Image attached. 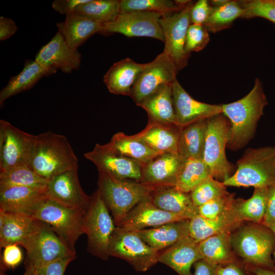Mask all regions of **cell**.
Segmentation results:
<instances>
[{"instance_id":"f907efd6","label":"cell","mask_w":275,"mask_h":275,"mask_svg":"<svg viewBox=\"0 0 275 275\" xmlns=\"http://www.w3.org/2000/svg\"><path fill=\"white\" fill-rule=\"evenodd\" d=\"M17 26L11 18L1 16L0 17V40H6L15 34Z\"/></svg>"},{"instance_id":"6f0895ef","label":"cell","mask_w":275,"mask_h":275,"mask_svg":"<svg viewBox=\"0 0 275 275\" xmlns=\"http://www.w3.org/2000/svg\"><path fill=\"white\" fill-rule=\"evenodd\" d=\"M269 228H270L275 234V226H271V227H269ZM273 256L274 259V264H275V250L273 253Z\"/></svg>"},{"instance_id":"f6af8a7d","label":"cell","mask_w":275,"mask_h":275,"mask_svg":"<svg viewBox=\"0 0 275 275\" xmlns=\"http://www.w3.org/2000/svg\"><path fill=\"white\" fill-rule=\"evenodd\" d=\"M23 260V254L17 244H10L4 248L1 261V270L4 271L14 269ZM1 273V274H2Z\"/></svg>"},{"instance_id":"44dd1931","label":"cell","mask_w":275,"mask_h":275,"mask_svg":"<svg viewBox=\"0 0 275 275\" xmlns=\"http://www.w3.org/2000/svg\"><path fill=\"white\" fill-rule=\"evenodd\" d=\"M47 198L46 191L23 186L0 187V209L32 217Z\"/></svg>"},{"instance_id":"e575fe53","label":"cell","mask_w":275,"mask_h":275,"mask_svg":"<svg viewBox=\"0 0 275 275\" xmlns=\"http://www.w3.org/2000/svg\"><path fill=\"white\" fill-rule=\"evenodd\" d=\"M254 188L249 199H235L232 209L241 222L262 224L266 208L268 187Z\"/></svg>"},{"instance_id":"11a10c76","label":"cell","mask_w":275,"mask_h":275,"mask_svg":"<svg viewBox=\"0 0 275 275\" xmlns=\"http://www.w3.org/2000/svg\"><path fill=\"white\" fill-rule=\"evenodd\" d=\"M229 0H212L209 3L211 7H219L227 3Z\"/></svg>"},{"instance_id":"ab89813d","label":"cell","mask_w":275,"mask_h":275,"mask_svg":"<svg viewBox=\"0 0 275 275\" xmlns=\"http://www.w3.org/2000/svg\"><path fill=\"white\" fill-rule=\"evenodd\" d=\"M119 3L120 13L145 11L159 13L162 16L178 12L186 6L169 0H121Z\"/></svg>"},{"instance_id":"681fc988","label":"cell","mask_w":275,"mask_h":275,"mask_svg":"<svg viewBox=\"0 0 275 275\" xmlns=\"http://www.w3.org/2000/svg\"><path fill=\"white\" fill-rule=\"evenodd\" d=\"M90 0H55L52 3V8L61 14L67 15L74 12L76 9Z\"/></svg>"},{"instance_id":"74e56055","label":"cell","mask_w":275,"mask_h":275,"mask_svg":"<svg viewBox=\"0 0 275 275\" xmlns=\"http://www.w3.org/2000/svg\"><path fill=\"white\" fill-rule=\"evenodd\" d=\"M47 184V181L29 166L17 167L0 172V187L23 186L46 191Z\"/></svg>"},{"instance_id":"7402d4cb","label":"cell","mask_w":275,"mask_h":275,"mask_svg":"<svg viewBox=\"0 0 275 275\" xmlns=\"http://www.w3.org/2000/svg\"><path fill=\"white\" fill-rule=\"evenodd\" d=\"M199 243L189 235L186 236L159 252L158 262L168 266L179 275H192V265L202 259Z\"/></svg>"},{"instance_id":"ee69618b","label":"cell","mask_w":275,"mask_h":275,"mask_svg":"<svg viewBox=\"0 0 275 275\" xmlns=\"http://www.w3.org/2000/svg\"><path fill=\"white\" fill-rule=\"evenodd\" d=\"M208 33L203 25H189L185 45V52L189 57L191 52L200 51L208 44L210 40Z\"/></svg>"},{"instance_id":"f546056e","label":"cell","mask_w":275,"mask_h":275,"mask_svg":"<svg viewBox=\"0 0 275 275\" xmlns=\"http://www.w3.org/2000/svg\"><path fill=\"white\" fill-rule=\"evenodd\" d=\"M139 106L147 112L149 119L176 125L172 84L161 86Z\"/></svg>"},{"instance_id":"f5cc1de1","label":"cell","mask_w":275,"mask_h":275,"mask_svg":"<svg viewBox=\"0 0 275 275\" xmlns=\"http://www.w3.org/2000/svg\"><path fill=\"white\" fill-rule=\"evenodd\" d=\"M194 265V275H216L215 267L203 259L198 261Z\"/></svg>"},{"instance_id":"b9f144b4","label":"cell","mask_w":275,"mask_h":275,"mask_svg":"<svg viewBox=\"0 0 275 275\" xmlns=\"http://www.w3.org/2000/svg\"><path fill=\"white\" fill-rule=\"evenodd\" d=\"M238 2L244 10L242 18L261 17L275 24V4L271 0H242Z\"/></svg>"},{"instance_id":"cb8c5ba5","label":"cell","mask_w":275,"mask_h":275,"mask_svg":"<svg viewBox=\"0 0 275 275\" xmlns=\"http://www.w3.org/2000/svg\"><path fill=\"white\" fill-rule=\"evenodd\" d=\"M146 64L136 63L129 58L115 63L103 76L109 92L130 96L132 87Z\"/></svg>"},{"instance_id":"8992f818","label":"cell","mask_w":275,"mask_h":275,"mask_svg":"<svg viewBox=\"0 0 275 275\" xmlns=\"http://www.w3.org/2000/svg\"><path fill=\"white\" fill-rule=\"evenodd\" d=\"M86 211L66 206L47 197L32 217L48 224L66 245L76 253L75 243L85 234Z\"/></svg>"},{"instance_id":"603a6c76","label":"cell","mask_w":275,"mask_h":275,"mask_svg":"<svg viewBox=\"0 0 275 275\" xmlns=\"http://www.w3.org/2000/svg\"><path fill=\"white\" fill-rule=\"evenodd\" d=\"M37 219L26 215L0 209V246L10 244L25 247L33 233Z\"/></svg>"},{"instance_id":"9c48e42d","label":"cell","mask_w":275,"mask_h":275,"mask_svg":"<svg viewBox=\"0 0 275 275\" xmlns=\"http://www.w3.org/2000/svg\"><path fill=\"white\" fill-rule=\"evenodd\" d=\"M25 266L36 269L59 259L76 257L47 224L37 219L26 245Z\"/></svg>"},{"instance_id":"60d3db41","label":"cell","mask_w":275,"mask_h":275,"mask_svg":"<svg viewBox=\"0 0 275 275\" xmlns=\"http://www.w3.org/2000/svg\"><path fill=\"white\" fill-rule=\"evenodd\" d=\"M229 193L223 182L210 177L197 187L189 194L197 207L204 204Z\"/></svg>"},{"instance_id":"d6a6232c","label":"cell","mask_w":275,"mask_h":275,"mask_svg":"<svg viewBox=\"0 0 275 275\" xmlns=\"http://www.w3.org/2000/svg\"><path fill=\"white\" fill-rule=\"evenodd\" d=\"M106 145L114 151L144 164L161 154L135 135H127L122 132L115 134Z\"/></svg>"},{"instance_id":"e0dca14e","label":"cell","mask_w":275,"mask_h":275,"mask_svg":"<svg viewBox=\"0 0 275 275\" xmlns=\"http://www.w3.org/2000/svg\"><path fill=\"white\" fill-rule=\"evenodd\" d=\"M47 197L66 206L86 211L91 196L82 190L77 175V169L60 174L47 181Z\"/></svg>"},{"instance_id":"4316f807","label":"cell","mask_w":275,"mask_h":275,"mask_svg":"<svg viewBox=\"0 0 275 275\" xmlns=\"http://www.w3.org/2000/svg\"><path fill=\"white\" fill-rule=\"evenodd\" d=\"M189 220L171 222L136 232L148 245L160 252L189 235Z\"/></svg>"},{"instance_id":"d590c367","label":"cell","mask_w":275,"mask_h":275,"mask_svg":"<svg viewBox=\"0 0 275 275\" xmlns=\"http://www.w3.org/2000/svg\"><path fill=\"white\" fill-rule=\"evenodd\" d=\"M244 10L238 1H229L219 7H212L209 16L203 25L208 32L215 33L230 28L238 18H242Z\"/></svg>"},{"instance_id":"83f0119b","label":"cell","mask_w":275,"mask_h":275,"mask_svg":"<svg viewBox=\"0 0 275 275\" xmlns=\"http://www.w3.org/2000/svg\"><path fill=\"white\" fill-rule=\"evenodd\" d=\"M57 25L67 44L73 48H77L102 30V24L74 12L66 15L65 20L58 22Z\"/></svg>"},{"instance_id":"8d00e7d4","label":"cell","mask_w":275,"mask_h":275,"mask_svg":"<svg viewBox=\"0 0 275 275\" xmlns=\"http://www.w3.org/2000/svg\"><path fill=\"white\" fill-rule=\"evenodd\" d=\"M212 177L209 168L202 158L186 159L175 187L190 193L205 180Z\"/></svg>"},{"instance_id":"5bb4252c","label":"cell","mask_w":275,"mask_h":275,"mask_svg":"<svg viewBox=\"0 0 275 275\" xmlns=\"http://www.w3.org/2000/svg\"><path fill=\"white\" fill-rule=\"evenodd\" d=\"M84 155L94 163L99 173L118 180L141 181L144 164L114 151L106 144H96Z\"/></svg>"},{"instance_id":"8fae6325","label":"cell","mask_w":275,"mask_h":275,"mask_svg":"<svg viewBox=\"0 0 275 275\" xmlns=\"http://www.w3.org/2000/svg\"><path fill=\"white\" fill-rule=\"evenodd\" d=\"M36 135L24 132L9 122L0 120V172L29 166Z\"/></svg>"},{"instance_id":"f1b7e54d","label":"cell","mask_w":275,"mask_h":275,"mask_svg":"<svg viewBox=\"0 0 275 275\" xmlns=\"http://www.w3.org/2000/svg\"><path fill=\"white\" fill-rule=\"evenodd\" d=\"M242 223L233 209L214 218H206L198 215L189 220V236L200 242L214 235L225 232L231 233Z\"/></svg>"},{"instance_id":"1f68e13d","label":"cell","mask_w":275,"mask_h":275,"mask_svg":"<svg viewBox=\"0 0 275 275\" xmlns=\"http://www.w3.org/2000/svg\"><path fill=\"white\" fill-rule=\"evenodd\" d=\"M231 233L218 234L200 241L198 248L202 259L214 267L235 262Z\"/></svg>"},{"instance_id":"ba28073f","label":"cell","mask_w":275,"mask_h":275,"mask_svg":"<svg viewBox=\"0 0 275 275\" xmlns=\"http://www.w3.org/2000/svg\"><path fill=\"white\" fill-rule=\"evenodd\" d=\"M116 227L97 189L91 196L85 215V234L87 237L88 252L103 260H107L109 242Z\"/></svg>"},{"instance_id":"bcb514c9","label":"cell","mask_w":275,"mask_h":275,"mask_svg":"<svg viewBox=\"0 0 275 275\" xmlns=\"http://www.w3.org/2000/svg\"><path fill=\"white\" fill-rule=\"evenodd\" d=\"M211 8L207 0H199L194 3L190 12L191 24L203 25L209 16Z\"/></svg>"},{"instance_id":"4dcf8cb0","label":"cell","mask_w":275,"mask_h":275,"mask_svg":"<svg viewBox=\"0 0 275 275\" xmlns=\"http://www.w3.org/2000/svg\"><path fill=\"white\" fill-rule=\"evenodd\" d=\"M53 73L35 60H26L22 70L11 77L6 86L1 91V106L8 98L31 89L42 77Z\"/></svg>"},{"instance_id":"d6986e66","label":"cell","mask_w":275,"mask_h":275,"mask_svg":"<svg viewBox=\"0 0 275 275\" xmlns=\"http://www.w3.org/2000/svg\"><path fill=\"white\" fill-rule=\"evenodd\" d=\"M175 124L182 127L222 113V104H210L192 98L176 79L172 84Z\"/></svg>"},{"instance_id":"ffe728a7","label":"cell","mask_w":275,"mask_h":275,"mask_svg":"<svg viewBox=\"0 0 275 275\" xmlns=\"http://www.w3.org/2000/svg\"><path fill=\"white\" fill-rule=\"evenodd\" d=\"M151 196L137 204L116 227L128 231H138L171 222L186 220L179 215L156 206L152 202Z\"/></svg>"},{"instance_id":"30bf717a","label":"cell","mask_w":275,"mask_h":275,"mask_svg":"<svg viewBox=\"0 0 275 275\" xmlns=\"http://www.w3.org/2000/svg\"><path fill=\"white\" fill-rule=\"evenodd\" d=\"M109 256L127 262L136 271L145 272L158 262L159 252L148 245L136 231L116 227L111 237Z\"/></svg>"},{"instance_id":"7dc6e473","label":"cell","mask_w":275,"mask_h":275,"mask_svg":"<svg viewBox=\"0 0 275 275\" xmlns=\"http://www.w3.org/2000/svg\"><path fill=\"white\" fill-rule=\"evenodd\" d=\"M75 258L67 257L50 262L38 269V275H64L68 265Z\"/></svg>"},{"instance_id":"5b68a950","label":"cell","mask_w":275,"mask_h":275,"mask_svg":"<svg viewBox=\"0 0 275 275\" xmlns=\"http://www.w3.org/2000/svg\"><path fill=\"white\" fill-rule=\"evenodd\" d=\"M97 189L116 226L137 204L157 190L140 182L116 179L101 173L98 174Z\"/></svg>"},{"instance_id":"d4e9b609","label":"cell","mask_w":275,"mask_h":275,"mask_svg":"<svg viewBox=\"0 0 275 275\" xmlns=\"http://www.w3.org/2000/svg\"><path fill=\"white\" fill-rule=\"evenodd\" d=\"M182 127L149 119L147 126L135 134L154 150L161 153H178V143Z\"/></svg>"},{"instance_id":"4fadbf2b","label":"cell","mask_w":275,"mask_h":275,"mask_svg":"<svg viewBox=\"0 0 275 275\" xmlns=\"http://www.w3.org/2000/svg\"><path fill=\"white\" fill-rule=\"evenodd\" d=\"M161 14L145 11L120 13L113 21L102 24L100 34L119 33L128 37H147L164 42V36L159 23Z\"/></svg>"},{"instance_id":"816d5d0a","label":"cell","mask_w":275,"mask_h":275,"mask_svg":"<svg viewBox=\"0 0 275 275\" xmlns=\"http://www.w3.org/2000/svg\"><path fill=\"white\" fill-rule=\"evenodd\" d=\"M215 270L216 275H244L235 262L215 266Z\"/></svg>"},{"instance_id":"277c9868","label":"cell","mask_w":275,"mask_h":275,"mask_svg":"<svg viewBox=\"0 0 275 275\" xmlns=\"http://www.w3.org/2000/svg\"><path fill=\"white\" fill-rule=\"evenodd\" d=\"M236 166L235 172L223 182L225 186L257 188L275 184V145L248 148Z\"/></svg>"},{"instance_id":"9a60e30c","label":"cell","mask_w":275,"mask_h":275,"mask_svg":"<svg viewBox=\"0 0 275 275\" xmlns=\"http://www.w3.org/2000/svg\"><path fill=\"white\" fill-rule=\"evenodd\" d=\"M177 73L174 63L163 51L146 64L132 87L130 97L139 106L161 86L172 84L177 79Z\"/></svg>"},{"instance_id":"3957f363","label":"cell","mask_w":275,"mask_h":275,"mask_svg":"<svg viewBox=\"0 0 275 275\" xmlns=\"http://www.w3.org/2000/svg\"><path fill=\"white\" fill-rule=\"evenodd\" d=\"M231 233L235 254L251 265L275 270L272 255L275 250V234L263 224H242Z\"/></svg>"},{"instance_id":"7c38bea8","label":"cell","mask_w":275,"mask_h":275,"mask_svg":"<svg viewBox=\"0 0 275 275\" xmlns=\"http://www.w3.org/2000/svg\"><path fill=\"white\" fill-rule=\"evenodd\" d=\"M194 3L190 2L178 12L163 15L159 23L164 36L166 53L174 63L178 72L185 67L189 57L185 52L186 34L190 23V12Z\"/></svg>"},{"instance_id":"2e32d148","label":"cell","mask_w":275,"mask_h":275,"mask_svg":"<svg viewBox=\"0 0 275 275\" xmlns=\"http://www.w3.org/2000/svg\"><path fill=\"white\" fill-rule=\"evenodd\" d=\"M186 160L179 153H161L144 165L140 182L156 189L175 187Z\"/></svg>"},{"instance_id":"52a82bcc","label":"cell","mask_w":275,"mask_h":275,"mask_svg":"<svg viewBox=\"0 0 275 275\" xmlns=\"http://www.w3.org/2000/svg\"><path fill=\"white\" fill-rule=\"evenodd\" d=\"M230 127L229 120L222 113L207 118L203 160L212 177L222 182L232 175L234 169L226 155Z\"/></svg>"},{"instance_id":"7bdbcfd3","label":"cell","mask_w":275,"mask_h":275,"mask_svg":"<svg viewBox=\"0 0 275 275\" xmlns=\"http://www.w3.org/2000/svg\"><path fill=\"white\" fill-rule=\"evenodd\" d=\"M235 198L229 193L211 200L198 207L199 215L206 218H214L232 209Z\"/></svg>"},{"instance_id":"7a4b0ae2","label":"cell","mask_w":275,"mask_h":275,"mask_svg":"<svg viewBox=\"0 0 275 275\" xmlns=\"http://www.w3.org/2000/svg\"><path fill=\"white\" fill-rule=\"evenodd\" d=\"M29 166L47 181L63 172L78 169V160L67 138L47 131L36 135Z\"/></svg>"},{"instance_id":"6da1fadb","label":"cell","mask_w":275,"mask_h":275,"mask_svg":"<svg viewBox=\"0 0 275 275\" xmlns=\"http://www.w3.org/2000/svg\"><path fill=\"white\" fill-rule=\"evenodd\" d=\"M268 104L262 81L256 78L247 95L236 101L222 104V114L231 124L227 148L237 150L249 142Z\"/></svg>"},{"instance_id":"9f6ffc18","label":"cell","mask_w":275,"mask_h":275,"mask_svg":"<svg viewBox=\"0 0 275 275\" xmlns=\"http://www.w3.org/2000/svg\"><path fill=\"white\" fill-rule=\"evenodd\" d=\"M22 275H38L37 269L32 267L25 266V271Z\"/></svg>"},{"instance_id":"ac0fdd59","label":"cell","mask_w":275,"mask_h":275,"mask_svg":"<svg viewBox=\"0 0 275 275\" xmlns=\"http://www.w3.org/2000/svg\"><path fill=\"white\" fill-rule=\"evenodd\" d=\"M81 59L77 48L70 47L58 32L50 41L41 47L35 60L54 73L60 69L68 73L80 67Z\"/></svg>"},{"instance_id":"c3c4849f","label":"cell","mask_w":275,"mask_h":275,"mask_svg":"<svg viewBox=\"0 0 275 275\" xmlns=\"http://www.w3.org/2000/svg\"><path fill=\"white\" fill-rule=\"evenodd\" d=\"M263 225L275 226V184L268 187L266 211Z\"/></svg>"},{"instance_id":"db71d44e","label":"cell","mask_w":275,"mask_h":275,"mask_svg":"<svg viewBox=\"0 0 275 275\" xmlns=\"http://www.w3.org/2000/svg\"><path fill=\"white\" fill-rule=\"evenodd\" d=\"M250 268L254 275H275V270L271 269L254 265Z\"/></svg>"},{"instance_id":"484cf974","label":"cell","mask_w":275,"mask_h":275,"mask_svg":"<svg viewBox=\"0 0 275 275\" xmlns=\"http://www.w3.org/2000/svg\"><path fill=\"white\" fill-rule=\"evenodd\" d=\"M153 204L159 208L190 219L199 215L198 207L190 194L175 187L158 188L151 196Z\"/></svg>"},{"instance_id":"f35d334b","label":"cell","mask_w":275,"mask_h":275,"mask_svg":"<svg viewBox=\"0 0 275 275\" xmlns=\"http://www.w3.org/2000/svg\"><path fill=\"white\" fill-rule=\"evenodd\" d=\"M74 13L101 24L115 20L120 14V3L117 0H90L79 6Z\"/></svg>"},{"instance_id":"836d02e7","label":"cell","mask_w":275,"mask_h":275,"mask_svg":"<svg viewBox=\"0 0 275 275\" xmlns=\"http://www.w3.org/2000/svg\"><path fill=\"white\" fill-rule=\"evenodd\" d=\"M207 119L182 127L178 143V153L186 159H203Z\"/></svg>"},{"instance_id":"680465c9","label":"cell","mask_w":275,"mask_h":275,"mask_svg":"<svg viewBox=\"0 0 275 275\" xmlns=\"http://www.w3.org/2000/svg\"><path fill=\"white\" fill-rule=\"evenodd\" d=\"M271 1L273 3L275 4V0H271Z\"/></svg>"}]
</instances>
